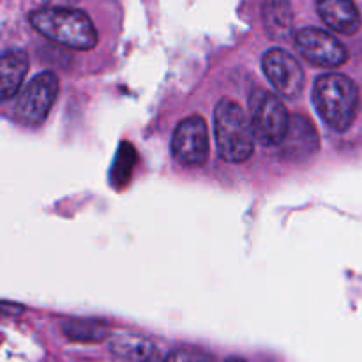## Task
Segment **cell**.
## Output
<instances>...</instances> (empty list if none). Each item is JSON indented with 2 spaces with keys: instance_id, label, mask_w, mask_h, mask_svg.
Returning <instances> with one entry per match:
<instances>
[{
  "instance_id": "277c9868",
  "label": "cell",
  "mask_w": 362,
  "mask_h": 362,
  "mask_svg": "<svg viewBox=\"0 0 362 362\" xmlns=\"http://www.w3.org/2000/svg\"><path fill=\"white\" fill-rule=\"evenodd\" d=\"M250 106L255 138L264 147H276L281 144L290 124V115L281 99L271 92L258 88L251 95Z\"/></svg>"
},
{
  "instance_id": "2e32d148",
  "label": "cell",
  "mask_w": 362,
  "mask_h": 362,
  "mask_svg": "<svg viewBox=\"0 0 362 362\" xmlns=\"http://www.w3.org/2000/svg\"><path fill=\"white\" fill-rule=\"evenodd\" d=\"M21 311H23V308L18 306V304L0 303V317H16Z\"/></svg>"
},
{
  "instance_id": "52a82bcc",
  "label": "cell",
  "mask_w": 362,
  "mask_h": 362,
  "mask_svg": "<svg viewBox=\"0 0 362 362\" xmlns=\"http://www.w3.org/2000/svg\"><path fill=\"white\" fill-rule=\"evenodd\" d=\"M296 48L315 67H339L349 60L345 46L320 28H303L297 32Z\"/></svg>"
},
{
  "instance_id": "7a4b0ae2",
  "label": "cell",
  "mask_w": 362,
  "mask_h": 362,
  "mask_svg": "<svg viewBox=\"0 0 362 362\" xmlns=\"http://www.w3.org/2000/svg\"><path fill=\"white\" fill-rule=\"evenodd\" d=\"M313 103L318 115L331 129L346 131L359 110V88L345 74H322L315 81Z\"/></svg>"
},
{
  "instance_id": "8992f818",
  "label": "cell",
  "mask_w": 362,
  "mask_h": 362,
  "mask_svg": "<svg viewBox=\"0 0 362 362\" xmlns=\"http://www.w3.org/2000/svg\"><path fill=\"white\" fill-rule=\"evenodd\" d=\"M59 94V78L53 73H41L21 90L16 101V117L27 126H39L46 120Z\"/></svg>"
},
{
  "instance_id": "7c38bea8",
  "label": "cell",
  "mask_w": 362,
  "mask_h": 362,
  "mask_svg": "<svg viewBox=\"0 0 362 362\" xmlns=\"http://www.w3.org/2000/svg\"><path fill=\"white\" fill-rule=\"evenodd\" d=\"M262 18L269 34L276 39H285L292 34L293 13L288 0H264Z\"/></svg>"
},
{
  "instance_id": "ac0fdd59",
  "label": "cell",
  "mask_w": 362,
  "mask_h": 362,
  "mask_svg": "<svg viewBox=\"0 0 362 362\" xmlns=\"http://www.w3.org/2000/svg\"><path fill=\"white\" fill-rule=\"evenodd\" d=\"M140 362H166V361L163 359V357L154 356V354H151V356H147V357H145V359H141Z\"/></svg>"
},
{
  "instance_id": "4fadbf2b",
  "label": "cell",
  "mask_w": 362,
  "mask_h": 362,
  "mask_svg": "<svg viewBox=\"0 0 362 362\" xmlns=\"http://www.w3.org/2000/svg\"><path fill=\"white\" fill-rule=\"evenodd\" d=\"M110 350L127 361H141L152 354V343L141 336L120 334L110 341Z\"/></svg>"
},
{
  "instance_id": "9a60e30c",
  "label": "cell",
  "mask_w": 362,
  "mask_h": 362,
  "mask_svg": "<svg viewBox=\"0 0 362 362\" xmlns=\"http://www.w3.org/2000/svg\"><path fill=\"white\" fill-rule=\"evenodd\" d=\"M166 362H216V359L204 350L177 349L170 354Z\"/></svg>"
},
{
  "instance_id": "5bb4252c",
  "label": "cell",
  "mask_w": 362,
  "mask_h": 362,
  "mask_svg": "<svg viewBox=\"0 0 362 362\" xmlns=\"http://www.w3.org/2000/svg\"><path fill=\"white\" fill-rule=\"evenodd\" d=\"M64 332L69 336L71 339H78V341H98L106 336V329L101 325L88 324V322H71L64 327Z\"/></svg>"
},
{
  "instance_id": "8fae6325",
  "label": "cell",
  "mask_w": 362,
  "mask_h": 362,
  "mask_svg": "<svg viewBox=\"0 0 362 362\" xmlns=\"http://www.w3.org/2000/svg\"><path fill=\"white\" fill-rule=\"evenodd\" d=\"M28 71V57L23 49H9L0 57V101L14 98Z\"/></svg>"
},
{
  "instance_id": "3957f363",
  "label": "cell",
  "mask_w": 362,
  "mask_h": 362,
  "mask_svg": "<svg viewBox=\"0 0 362 362\" xmlns=\"http://www.w3.org/2000/svg\"><path fill=\"white\" fill-rule=\"evenodd\" d=\"M214 136L223 161L244 163L253 156V126L244 110L232 99H221L216 105Z\"/></svg>"
},
{
  "instance_id": "ba28073f",
  "label": "cell",
  "mask_w": 362,
  "mask_h": 362,
  "mask_svg": "<svg viewBox=\"0 0 362 362\" xmlns=\"http://www.w3.org/2000/svg\"><path fill=\"white\" fill-rule=\"evenodd\" d=\"M262 69L279 95L293 99L303 92L304 71L286 49L272 48L262 59Z\"/></svg>"
},
{
  "instance_id": "d6986e66",
  "label": "cell",
  "mask_w": 362,
  "mask_h": 362,
  "mask_svg": "<svg viewBox=\"0 0 362 362\" xmlns=\"http://www.w3.org/2000/svg\"><path fill=\"white\" fill-rule=\"evenodd\" d=\"M226 362H246V361H243V359H237V357H232V359H228Z\"/></svg>"
},
{
  "instance_id": "30bf717a",
  "label": "cell",
  "mask_w": 362,
  "mask_h": 362,
  "mask_svg": "<svg viewBox=\"0 0 362 362\" xmlns=\"http://www.w3.org/2000/svg\"><path fill=\"white\" fill-rule=\"evenodd\" d=\"M318 16L338 34H356L361 28V14L352 0H317Z\"/></svg>"
},
{
  "instance_id": "e0dca14e",
  "label": "cell",
  "mask_w": 362,
  "mask_h": 362,
  "mask_svg": "<svg viewBox=\"0 0 362 362\" xmlns=\"http://www.w3.org/2000/svg\"><path fill=\"white\" fill-rule=\"evenodd\" d=\"M46 7H62V9H69L73 7L78 0H42Z\"/></svg>"
},
{
  "instance_id": "6da1fadb",
  "label": "cell",
  "mask_w": 362,
  "mask_h": 362,
  "mask_svg": "<svg viewBox=\"0 0 362 362\" xmlns=\"http://www.w3.org/2000/svg\"><path fill=\"white\" fill-rule=\"evenodd\" d=\"M30 23L41 35L71 49H92L98 45V30L83 11L73 7H45L30 13Z\"/></svg>"
},
{
  "instance_id": "5b68a950",
  "label": "cell",
  "mask_w": 362,
  "mask_h": 362,
  "mask_svg": "<svg viewBox=\"0 0 362 362\" xmlns=\"http://www.w3.org/2000/svg\"><path fill=\"white\" fill-rule=\"evenodd\" d=\"M172 154L179 165L202 168L209 159V127L200 115L180 120L173 131Z\"/></svg>"
},
{
  "instance_id": "9c48e42d",
  "label": "cell",
  "mask_w": 362,
  "mask_h": 362,
  "mask_svg": "<svg viewBox=\"0 0 362 362\" xmlns=\"http://www.w3.org/2000/svg\"><path fill=\"white\" fill-rule=\"evenodd\" d=\"M318 144L320 140H318V133L313 122L304 115H292L288 131L279 147H281L283 158L290 159V161H303L318 151Z\"/></svg>"
}]
</instances>
